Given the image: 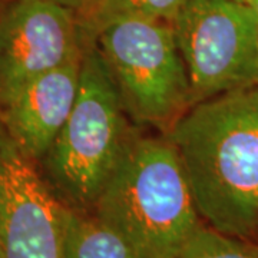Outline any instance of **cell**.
Instances as JSON below:
<instances>
[{"label":"cell","instance_id":"cell-1","mask_svg":"<svg viewBox=\"0 0 258 258\" xmlns=\"http://www.w3.org/2000/svg\"><path fill=\"white\" fill-rule=\"evenodd\" d=\"M204 224L252 240L258 232V85L197 102L166 131Z\"/></svg>","mask_w":258,"mask_h":258},{"label":"cell","instance_id":"cell-2","mask_svg":"<svg viewBox=\"0 0 258 258\" xmlns=\"http://www.w3.org/2000/svg\"><path fill=\"white\" fill-rule=\"evenodd\" d=\"M92 212L137 258H175L204 224L168 138L132 135Z\"/></svg>","mask_w":258,"mask_h":258},{"label":"cell","instance_id":"cell-3","mask_svg":"<svg viewBox=\"0 0 258 258\" xmlns=\"http://www.w3.org/2000/svg\"><path fill=\"white\" fill-rule=\"evenodd\" d=\"M79 92L43 165L59 201L92 212L132 134L111 72L93 39L83 36Z\"/></svg>","mask_w":258,"mask_h":258},{"label":"cell","instance_id":"cell-4","mask_svg":"<svg viewBox=\"0 0 258 258\" xmlns=\"http://www.w3.org/2000/svg\"><path fill=\"white\" fill-rule=\"evenodd\" d=\"M85 37L93 39L125 111L137 122L168 131L192 105L186 66L171 23L120 19Z\"/></svg>","mask_w":258,"mask_h":258},{"label":"cell","instance_id":"cell-5","mask_svg":"<svg viewBox=\"0 0 258 258\" xmlns=\"http://www.w3.org/2000/svg\"><path fill=\"white\" fill-rule=\"evenodd\" d=\"M192 105L255 83L258 18L235 0H189L172 23Z\"/></svg>","mask_w":258,"mask_h":258},{"label":"cell","instance_id":"cell-6","mask_svg":"<svg viewBox=\"0 0 258 258\" xmlns=\"http://www.w3.org/2000/svg\"><path fill=\"white\" fill-rule=\"evenodd\" d=\"M76 12L57 0H13L0 12V111L39 76L83 55Z\"/></svg>","mask_w":258,"mask_h":258},{"label":"cell","instance_id":"cell-7","mask_svg":"<svg viewBox=\"0 0 258 258\" xmlns=\"http://www.w3.org/2000/svg\"><path fill=\"white\" fill-rule=\"evenodd\" d=\"M62 205L0 122V258H60Z\"/></svg>","mask_w":258,"mask_h":258},{"label":"cell","instance_id":"cell-8","mask_svg":"<svg viewBox=\"0 0 258 258\" xmlns=\"http://www.w3.org/2000/svg\"><path fill=\"white\" fill-rule=\"evenodd\" d=\"M82 56L39 76L0 111L6 132L33 161H43L72 113Z\"/></svg>","mask_w":258,"mask_h":258},{"label":"cell","instance_id":"cell-9","mask_svg":"<svg viewBox=\"0 0 258 258\" xmlns=\"http://www.w3.org/2000/svg\"><path fill=\"white\" fill-rule=\"evenodd\" d=\"M60 258H137L126 241L93 212L62 205Z\"/></svg>","mask_w":258,"mask_h":258},{"label":"cell","instance_id":"cell-10","mask_svg":"<svg viewBox=\"0 0 258 258\" xmlns=\"http://www.w3.org/2000/svg\"><path fill=\"white\" fill-rule=\"evenodd\" d=\"M189 0H95L76 13L85 36H91L103 25L120 19H144L174 23Z\"/></svg>","mask_w":258,"mask_h":258},{"label":"cell","instance_id":"cell-11","mask_svg":"<svg viewBox=\"0 0 258 258\" xmlns=\"http://www.w3.org/2000/svg\"><path fill=\"white\" fill-rule=\"evenodd\" d=\"M175 258H258V244L203 224Z\"/></svg>","mask_w":258,"mask_h":258},{"label":"cell","instance_id":"cell-12","mask_svg":"<svg viewBox=\"0 0 258 258\" xmlns=\"http://www.w3.org/2000/svg\"><path fill=\"white\" fill-rule=\"evenodd\" d=\"M57 2L64 5V6H68L69 9L75 10L76 13H79L86 8H89L95 0H57Z\"/></svg>","mask_w":258,"mask_h":258},{"label":"cell","instance_id":"cell-13","mask_svg":"<svg viewBox=\"0 0 258 258\" xmlns=\"http://www.w3.org/2000/svg\"><path fill=\"white\" fill-rule=\"evenodd\" d=\"M245 6L252 10V13L258 18V0H245Z\"/></svg>","mask_w":258,"mask_h":258},{"label":"cell","instance_id":"cell-14","mask_svg":"<svg viewBox=\"0 0 258 258\" xmlns=\"http://www.w3.org/2000/svg\"><path fill=\"white\" fill-rule=\"evenodd\" d=\"M255 83L258 85V29H257V57H255Z\"/></svg>","mask_w":258,"mask_h":258},{"label":"cell","instance_id":"cell-15","mask_svg":"<svg viewBox=\"0 0 258 258\" xmlns=\"http://www.w3.org/2000/svg\"><path fill=\"white\" fill-rule=\"evenodd\" d=\"M235 2H240V3H242V5H245V0H235Z\"/></svg>","mask_w":258,"mask_h":258},{"label":"cell","instance_id":"cell-16","mask_svg":"<svg viewBox=\"0 0 258 258\" xmlns=\"http://www.w3.org/2000/svg\"><path fill=\"white\" fill-rule=\"evenodd\" d=\"M2 9H3V8H0V12H2Z\"/></svg>","mask_w":258,"mask_h":258}]
</instances>
